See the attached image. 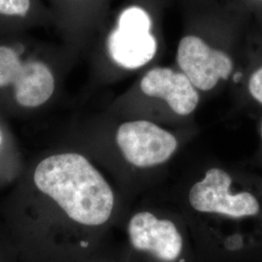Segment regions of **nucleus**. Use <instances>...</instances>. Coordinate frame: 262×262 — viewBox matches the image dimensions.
Listing matches in <instances>:
<instances>
[{
  "instance_id": "nucleus-6",
  "label": "nucleus",
  "mask_w": 262,
  "mask_h": 262,
  "mask_svg": "<svg viewBox=\"0 0 262 262\" xmlns=\"http://www.w3.org/2000/svg\"><path fill=\"white\" fill-rule=\"evenodd\" d=\"M177 62L182 73L195 89L207 92L232 72L230 56L221 50L210 47L201 38L187 35L182 38L177 50Z\"/></svg>"
},
{
  "instance_id": "nucleus-4",
  "label": "nucleus",
  "mask_w": 262,
  "mask_h": 262,
  "mask_svg": "<svg viewBox=\"0 0 262 262\" xmlns=\"http://www.w3.org/2000/svg\"><path fill=\"white\" fill-rule=\"evenodd\" d=\"M117 143L125 159L141 168L165 162L178 147L172 133L148 121L123 122L117 131Z\"/></svg>"
},
{
  "instance_id": "nucleus-3",
  "label": "nucleus",
  "mask_w": 262,
  "mask_h": 262,
  "mask_svg": "<svg viewBox=\"0 0 262 262\" xmlns=\"http://www.w3.org/2000/svg\"><path fill=\"white\" fill-rule=\"evenodd\" d=\"M231 184L232 178L226 171L210 169L204 178L190 188L189 203L200 213L217 214L235 219L257 215L260 211L257 198L247 191L231 192Z\"/></svg>"
},
{
  "instance_id": "nucleus-7",
  "label": "nucleus",
  "mask_w": 262,
  "mask_h": 262,
  "mask_svg": "<svg viewBox=\"0 0 262 262\" xmlns=\"http://www.w3.org/2000/svg\"><path fill=\"white\" fill-rule=\"evenodd\" d=\"M131 245L164 262L177 260L183 252V237L169 220H160L149 212L132 216L128 225Z\"/></svg>"
},
{
  "instance_id": "nucleus-10",
  "label": "nucleus",
  "mask_w": 262,
  "mask_h": 262,
  "mask_svg": "<svg viewBox=\"0 0 262 262\" xmlns=\"http://www.w3.org/2000/svg\"><path fill=\"white\" fill-rule=\"evenodd\" d=\"M32 9V0H0V16L7 18H27Z\"/></svg>"
},
{
  "instance_id": "nucleus-9",
  "label": "nucleus",
  "mask_w": 262,
  "mask_h": 262,
  "mask_svg": "<svg viewBox=\"0 0 262 262\" xmlns=\"http://www.w3.org/2000/svg\"><path fill=\"white\" fill-rule=\"evenodd\" d=\"M64 26L82 27L84 19L95 17L105 0H51Z\"/></svg>"
},
{
  "instance_id": "nucleus-5",
  "label": "nucleus",
  "mask_w": 262,
  "mask_h": 262,
  "mask_svg": "<svg viewBox=\"0 0 262 262\" xmlns=\"http://www.w3.org/2000/svg\"><path fill=\"white\" fill-rule=\"evenodd\" d=\"M150 16L140 7H131L122 13L113 34V59L124 68L135 69L147 64L157 52V41L150 33Z\"/></svg>"
},
{
  "instance_id": "nucleus-11",
  "label": "nucleus",
  "mask_w": 262,
  "mask_h": 262,
  "mask_svg": "<svg viewBox=\"0 0 262 262\" xmlns=\"http://www.w3.org/2000/svg\"><path fill=\"white\" fill-rule=\"evenodd\" d=\"M249 91L253 98L262 104V67L253 73L249 82Z\"/></svg>"
},
{
  "instance_id": "nucleus-8",
  "label": "nucleus",
  "mask_w": 262,
  "mask_h": 262,
  "mask_svg": "<svg viewBox=\"0 0 262 262\" xmlns=\"http://www.w3.org/2000/svg\"><path fill=\"white\" fill-rule=\"evenodd\" d=\"M141 91L150 97L164 100L179 116H187L196 109L199 94L182 72L167 67H156L141 79Z\"/></svg>"
},
{
  "instance_id": "nucleus-2",
  "label": "nucleus",
  "mask_w": 262,
  "mask_h": 262,
  "mask_svg": "<svg viewBox=\"0 0 262 262\" xmlns=\"http://www.w3.org/2000/svg\"><path fill=\"white\" fill-rule=\"evenodd\" d=\"M23 56L15 46L0 44V89L12 86L20 107L37 108L53 96L56 79L44 59Z\"/></svg>"
},
{
  "instance_id": "nucleus-1",
  "label": "nucleus",
  "mask_w": 262,
  "mask_h": 262,
  "mask_svg": "<svg viewBox=\"0 0 262 262\" xmlns=\"http://www.w3.org/2000/svg\"><path fill=\"white\" fill-rule=\"evenodd\" d=\"M34 183L78 224L101 225L111 216L112 188L81 155L68 152L43 159L35 169Z\"/></svg>"
}]
</instances>
